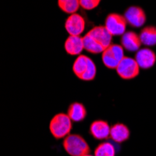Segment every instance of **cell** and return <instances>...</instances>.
Here are the masks:
<instances>
[{
  "label": "cell",
  "instance_id": "1",
  "mask_svg": "<svg viewBox=\"0 0 156 156\" xmlns=\"http://www.w3.org/2000/svg\"><path fill=\"white\" fill-rule=\"evenodd\" d=\"M72 69L75 75L81 80H93L96 76L95 64L88 56L83 54H80L77 57Z\"/></svg>",
  "mask_w": 156,
  "mask_h": 156
},
{
  "label": "cell",
  "instance_id": "2",
  "mask_svg": "<svg viewBox=\"0 0 156 156\" xmlns=\"http://www.w3.org/2000/svg\"><path fill=\"white\" fill-rule=\"evenodd\" d=\"M50 131L56 139L67 136L72 129V120L67 114L58 113L50 122Z\"/></svg>",
  "mask_w": 156,
  "mask_h": 156
},
{
  "label": "cell",
  "instance_id": "3",
  "mask_svg": "<svg viewBox=\"0 0 156 156\" xmlns=\"http://www.w3.org/2000/svg\"><path fill=\"white\" fill-rule=\"evenodd\" d=\"M63 146L70 156H82L89 154L91 151L86 140L80 135H68L66 136L63 141Z\"/></svg>",
  "mask_w": 156,
  "mask_h": 156
},
{
  "label": "cell",
  "instance_id": "4",
  "mask_svg": "<svg viewBox=\"0 0 156 156\" xmlns=\"http://www.w3.org/2000/svg\"><path fill=\"white\" fill-rule=\"evenodd\" d=\"M123 58V47L118 44H111L102 52V61L110 69H116Z\"/></svg>",
  "mask_w": 156,
  "mask_h": 156
},
{
  "label": "cell",
  "instance_id": "5",
  "mask_svg": "<svg viewBox=\"0 0 156 156\" xmlns=\"http://www.w3.org/2000/svg\"><path fill=\"white\" fill-rule=\"evenodd\" d=\"M139 68L136 59L124 56V58L118 65L116 71L122 80H132L138 76Z\"/></svg>",
  "mask_w": 156,
  "mask_h": 156
},
{
  "label": "cell",
  "instance_id": "6",
  "mask_svg": "<svg viewBox=\"0 0 156 156\" xmlns=\"http://www.w3.org/2000/svg\"><path fill=\"white\" fill-rule=\"evenodd\" d=\"M127 21L124 16L117 13H110L107 16L105 26L112 36H122L125 33Z\"/></svg>",
  "mask_w": 156,
  "mask_h": 156
},
{
  "label": "cell",
  "instance_id": "7",
  "mask_svg": "<svg viewBox=\"0 0 156 156\" xmlns=\"http://www.w3.org/2000/svg\"><path fill=\"white\" fill-rule=\"evenodd\" d=\"M124 17L131 26L140 27L146 22V14L143 9L139 7H129L124 12Z\"/></svg>",
  "mask_w": 156,
  "mask_h": 156
},
{
  "label": "cell",
  "instance_id": "8",
  "mask_svg": "<svg viewBox=\"0 0 156 156\" xmlns=\"http://www.w3.org/2000/svg\"><path fill=\"white\" fill-rule=\"evenodd\" d=\"M65 27L70 36H80L84 31L85 21L80 14L73 13L66 21Z\"/></svg>",
  "mask_w": 156,
  "mask_h": 156
},
{
  "label": "cell",
  "instance_id": "9",
  "mask_svg": "<svg viewBox=\"0 0 156 156\" xmlns=\"http://www.w3.org/2000/svg\"><path fill=\"white\" fill-rule=\"evenodd\" d=\"M88 34L97 42L100 44L105 50L111 45L112 41V35L108 31L106 26L98 25L91 29Z\"/></svg>",
  "mask_w": 156,
  "mask_h": 156
},
{
  "label": "cell",
  "instance_id": "10",
  "mask_svg": "<svg viewBox=\"0 0 156 156\" xmlns=\"http://www.w3.org/2000/svg\"><path fill=\"white\" fill-rule=\"evenodd\" d=\"M136 61L139 67L148 69L152 67L156 63V54L153 51L148 48L139 49L136 53Z\"/></svg>",
  "mask_w": 156,
  "mask_h": 156
},
{
  "label": "cell",
  "instance_id": "11",
  "mask_svg": "<svg viewBox=\"0 0 156 156\" xmlns=\"http://www.w3.org/2000/svg\"><path fill=\"white\" fill-rule=\"evenodd\" d=\"M90 133L95 139H108L110 136V126L106 121H94L90 126Z\"/></svg>",
  "mask_w": 156,
  "mask_h": 156
},
{
  "label": "cell",
  "instance_id": "12",
  "mask_svg": "<svg viewBox=\"0 0 156 156\" xmlns=\"http://www.w3.org/2000/svg\"><path fill=\"white\" fill-rule=\"evenodd\" d=\"M121 42L123 49L128 51H137L140 49L141 44H142L139 35L132 31L125 32L122 36Z\"/></svg>",
  "mask_w": 156,
  "mask_h": 156
},
{
  "label": "cell",
  "instance_id": "13",
  "mask_svg": "<svg viewBox=\"0 0 156 156\" xmlns=\"http://www.w3.org/2000/svg\"><path fill=\"white\" fill-rule=\"evenodd\" d=\"M65 49L70 55H80L84 50L83 37L80 36H69L65 42Z\"/></svg>",
  "mask_w": 156,
  "mask_h": 156
},
{
  "label": "cell",
  "instance_id": "14",
  "mask_svg": "<svg viewBox=\"0 0 156 156\" xmlns=\"http://www.w3.org/2000/svg\"><path fill=\"white\" fill-rule=\"evenodd\" d=\"M130 136V131L125 124L115 123L110 127V138L117 143L124 142Z\"/></svg>",
  "mask_w": 156,
  "mask_h": 156
},
{
  "label": "cell",
  "instance_id": "15",
  "mask_svg": "<svg viewBox=\"0 0 156 156\" xmlns=\"http://www.w3.org/2000/svg\"><path fill=\"white\" fill-rule=\"evenodd\" d=\"M67 115L73 122H78L83 121L86 118L87 110L81 103L75 102L69 106L68 110H67Z\"/></svg>",
  "mask_w": 156,
  "mask_h": 156
},
{
  "label": "cell",
  "instance_id": "16",
  "mask_svg": "<svg viewBox=\"0 0 156 156\" xmlns=\"http://www.w3.org/2000/svg\"><path fill=\"white\" fill-rule=\"evenodd\" d=\"M140 40L145 46L151 47L156 45V26H147L140 31Z\"/></svg>",
  "mask_w": 156,
  "mask_h": 156
},
{
  "label": "cell",
  "instance_id": "17",
  "mask_svg": "<svg viewBox=\"0 0 156 156\" xmlns=\"http://www.w3.org/2000/svg\"><path fill=\"white\" fill-rule=\"evenodd\" d=\"M83 45H84V50L91 53H102L105 49L87 33L83 37Z\"/></svg>",
  "mask_w": 156,
  "mask_h": 156
},
{
  "label": "cell",
  "instance_id": "18",
  "mask_svg": "<svg viewBox=\"0 0 156 156\" xmlns=\"http://www.w3.org/2000/svg\"><path fill=\"white\" fill-rule=\"evenodd\" d=\"M59 8L66 13L73 14L79 9L80 0H58Z\"/></svg>",
  "mask_w": 156,
  "mask_h": 156
},
{
  "label": "cell",
  "instance_id": "19",
  "mask_svg": "<svg viewBox=\"0 0 156 156\" xmlns=\"http://www.w3.org/2000/svg\"><path fill=\"white\" fill-rule=\"evenodd\" d=\"M94 156H115V148L109 142H103L95 149Z\"/></svg>",
  "mask_w": 156,
  "mask_h": 156
},
{
  "label": "cell",
  "instance_id": "20",
  "mask_svg": "<svg viewBox=\"0 0 156 156\" xmlns=\"http://www.w3.org/2000/svg\"><path fill=\"white\" fill-rule=\"evenodd\" d=\"M101 0H80V7L84 9L91 10L98 7Z\"/></svg>",
  "mask_w": 156,
  "mask_h": 156
},
{
  "label": "cell",
  "instance_id": "21",
  "mask_svg": "<svg viewBox=\"0 0 156 156\" xmlns=\"http://www.w3.org/2000/svg\"><path fill=\"white\" fill-rule=\"evenodd\" d=\"M82 156H94V155H91V154H85V155H82Z\"/></svg>",
  "mask_w": 156,
  "mask_h": 156
}]
</instances>
